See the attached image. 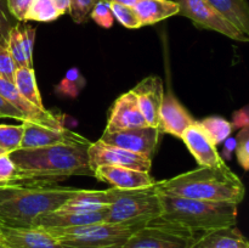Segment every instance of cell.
I'll return each mask as SVG.
<instances>
[{"instance_id":"obj_4","label":"cell","mask_w":249,"mask_h":248,"mask_svg":"<svg viewBox=\"0 0 249 248\" xmlns=\"http://www.w3.org/2000/svg\"><path fill=\"white\" fill-rule=\"evenodd\" d=\"M160 195L162 211L158 218L198 235L235 226L237 221V204L199 201L160 192Z\"/></svg>"},{"instance_id":"obj_35","label":"cell","mask_w":249,"mask_h":248,"mask_svg":"<svg viewBox=\"0 0 249 248\" xmlns=\"http://www.w3.org/2000/svg\"><path fill=\"white\" fill-rule=\"evenodd\" d=\"M16 71L14 61L6 46L0 45V78L7 80V82H14V74Z\"/></svg>"},{"instance_id":"obj_41","label":"cell","mask_w":249,"mask_h":248,"mask_svg":"<svg viewBox=\"0 0 249 248\" xmlns=\"http://www.w3.org/2000/svg\"><path fill=\"white\" fill-rule=\"evenodd\" d=\"M235 148H236L235 138H231V136H229V138L224 141L223 155H220L221 158H223L224 160L231 159V156H232V153L235 152Z\"/></svg>"},{"instance_id":"obj_40","label":"cell","mask_w":249,"mask_h":248,"mask_svg":"<svg viewBox=\"0 0 249 248\" xmlns=\"http://www.w3.org/2000/svg\"><path fill=\"white\" fill-rule=\"evenodd\" d=\"M232 125L236 128H245V126H249V117H248V106L243 107V108L238 109L233 113L232 116Z\"/></svg>"},{"instance_id":"obj_5","label":"cell","mask_w":249,"mask_h":248,"mask_svg":"<svg viewBox=\"0 0 249 248\" xmlns=\"http://www.w3.org/2000/svg\"><path fill=\"white\" fill-rule=\"evenodd\" d=\"M148 221L100 223L67 229H46L61 248H121V246Z\"/></svg>"},{"instance_id":"obj_43","label":"cell","mask_w":249,"mask_h":248,"mask_svg":"<svg viewBox=\"0 0 249 248\" xmlns=\"http://www.w3.org/2000/svg\"><path fill=\"white\" fill-rule=\"evenodd\" d=\"M189 248H212V246L209 245L206 236H204L203 233H201L199 236H197L196 240L194 241V243H192Z\"/></svg>"},{"instance_id":"obj_25","label":"cell","mask_w":249,"mask_h":248,"mask_svg":"<svg viewBox=\"0 0 249 248\" xmlns=\"http://www.w3.org/2000/svg\"><path fill=\"white\" fill-rule=\"evenodd\" d=\"M202 130L208 135L214 145L223 143L233 131V125L231 122L219 116H211L197 122Z\"/></svg>"},{"instance_id":"obj_28","label":"cell","mask_w":249,"mask_h":248,"mask_svg":"<svg viewBox=\"0 0 249 248\" xmlns=\"http://www.w3.org/2000/svg\"><path fill=\"white\" fill-rule=\"evenodd\" d=\"M6 48L11 55L12 61H14L16 68L28 67L24 56L23 45H22V34H21V26L16 24L12 26L9 32L6 40Z\"/></svg>"},{"instance_id":"obj_17","label":"cell","mask_w":249,"mask_h":248,"mask_svg":"<svg viewBox=\"0 0 249 248\" xmlns=\"http://www.w3.org/2000/svg\"><path fill=\"white\" fill-rule=\"evenodd\" d=\"M94 177L121 190L142 189L156 184L150 173L117 165H99L94 169Z\"/></svg>"},{"instance_id":"obj_9","label":"cell","mask_w":249,"mask_h":248,"mask_svg":"<svg viewBox=\"0 0 249 248\" xmlns=\"http://www.w3.org/2000/svg\"><path fill=\"white\" fill-rule=\"evenodd\" d=\"M162 136L163 133L160 129L146 125L141 128L114 131V133L104 131L100 141L124 148L126 151L147 156L152 159L160 147Z\"/></svg>"},{"instance_id":"obj_33","label":"cell","mask_w":249,"mask_h":248,"mask_svg":"<svg viewBox=\"0 0 249 248\" xmlns=\"http://www.w3.org/2000/svg\"><path fill=\"white\" fill-rule=\"evenodd\" d=\"M99 0H70V11L75 23H84L88 21L92 7Z\"/></svg>"},{"instance_id":"obj_8","label":"cell","mask_w":249,"mask_h":248,"mask_svg":"<svg viewBox=\"0 0 249 248\" xmlns=\"http://www.w3.org/2000/svg\"><path fill=\"white\" fill-rule=\"evenodd\" d=\"M179 5V14L187 17L198 28L218 32L233 40L247 43L249 36L236 28L229 19L216 11L207 0H174Z\"/></svg>"},{"instance_id":"obj_27","label":"cell","mask_w":249,"mask_h":248,"mask_svg":"<svg viewBox=\"0 0 249 248\" xmlns=\"http://www.w3.org/2000/svg\"><path fill=\"white\" fill-rule=\"evenodd\" d=\"M60 16L53 0H33L24 21L53 22Z\"/></svg>"},{"instance_id":"obj_26","label":"cell","mask_w":249,"mask_h":248,"mask_svg":"<svg viewBox=\"0 0 249 248\" xmlns=\"http://www.w3.org/2000/svg\"><path fill=\"white\" fill-rule=\"evenodd\" d=\"M85 79L79 72L77 67H72L66 72L65 77L62 78L58 85L56 87L55 91L62 96L77 97L79 92L84 89Z\"/></svg>"},{"instance_id":"obj_7","label":"cell","mask_w":249,"mask_h":248,"mask_svg":"<svg viewBox=\"0 0 249 248\" xmlns=\"http://www.w3.org/2000/svg\"><path fill=\"white\" fill-rule=\"evenodd\" d=\"M198 233L156 218L136 230L121 248H189Z\"/></svg>"},{"instance_id":"obj_44","label":"cell","mask_w":249,"mask_h":248,"mask_svg":"<svg viewBox=\"0 0 249 248\" xmlns=\"http://www.w3.org/2000/svg\"><path fill=\"white\" fill-rule=\"evenodd\" d=\"M107 1H113V2H119V4H123V5H126V6H131L134 7L136 4H138L140 0H107Z\"/></svg>"},{"instance_id":"obj_36","label":"cell","mask_w":249,"mask_h":248,"mask_svg":"<svg viewBox=\"0 0 249 248\" xmlns=\"http://www.w3.org/2000/svg\"><path fill=\"white\" fill-rule=\"evenodd\" d=\"M32 1L33 0H6V9L14 18L23 22Z\"/></svg>"},{"instance_id":"obj_37","label":"cell","mask_w":249,"mask_h":248,"mask_svg":"<svg viewBox=\"0 0 249 248\" xmlns=\"http://www.w3.org/2000/svg\"><path fill=\"white\" fill-rule=\"evenodd\" d=\"M17 180V168L7 155L0 156V182L15 181Z\"/></svg>"},{"instance_id":"obj_38","label":"cell","mask_w":249,"mask_h":248,"mask_svg":"<svg viewBox=\"0 0 249 248\" xmlns=\"http://www.w3.org/2000/svg\"><path fill=\"white\" fill-rule=\"evenodd\" d=\"M6 9V0H0V45L6 46L7 35L11 29L12 23Z\"/></svg>"},{"instance_id":"obj_2","label":"cell","mask_w":249,"mask_h":248,"mask_svg":"<svg viewBox=\"0 0 249 248\" xmlns=\"http://www.w3.org/2000/svg\"><path fill=\"white\" fill-rule=\"evenodd\" d=\"M89 143L18 148L9 156L17 168V180L57 181L72 175L94 177L88 157Z\"/></svg>"},{"instance_id":"obj_31","label":"cell","mask_w":249,"mask_h":248,"mask_svg":"<svg viewBox=\"0 0 249 248\" xmlns=\"http://www.w3.org/2000/svg\"><path fill=\"white\" fill-rule=\"evenodd\" d=\"M89 17L102 28H111L113 26L114 17L109 7V1L107 0H99L92 7Z\"/></svg>"},{"instance_id":"obj_20","label":"cell","mask_w":249,"mask_h":248,"mask_svg":"<svg viewBox=\"0 0 249 248\" xmlns=\"http://www.w3.org/2000/svg\"><path fill=\"white\" fill-rule=\"evenodd\" d=\"M112 202V189L108 190H83L60 207V211L73 213H95L108 208Z\"/></svg>"},{"instance_id":"obj_12","label":"cell","mask_w":249,"mask_h":248,"mask_svg":"<svg viewBox=\"0 0 249 248\" xmlns=\"http://www.w3.org/2000/svg\"><path fill=\"white\" fill-rule=\"evenodd\" d=\"M0 94L26 118V121L33 122L36 124H40V125L46 126V128H65V125L61 122L60 116H57V114H55L53 112L49 111L46 108H39L38 106H36V105L29 102L27 99H24L17 91L14 83L7 82V80L0 78Z\"/></svg>"},{"instance_id":"obj_3","label":"cell","mask_w":249,"mask_h":248,"mask_svg":"<svg viewBox=\"0 0 249 248\" xmlns=\"http://www.w3.org/2000/svg\"><path fill=\"white\" fill-rule=\"evenodd\" d=\"M160 194L207 202L240 204L246 187L226 163L216 167H198L170 179L156 181Z\"/></svg>"},{"instance_id":"obj_21","label":"cell","mask_w":249,"mask_h":248,"mask_svg":"<svg viewBox=\"0 0 249 248\" xmlns=\"http://www.w3.org/2000/svg\"><path fill=\"white\" fill-rule=\"evenodd\" d=\"M134 9L141 27L156 24L179 14V5L174 0H140Z\"/></svg>"},{"instance_id":"obj_6","label":"cell","mask_w":249,"mask_h":248,"mask_svg":"<svg viewBox=\"0 0 249 248\" xmlns=\"http://www.w3.org/2000/svg\"><path fill=\"white\" fill-rule=\"evenodd\" d=\"M160 195L156 184L152 186L133 190L112 187V202L106 209L105 221H151L160 216Z\"/></svg>"},{"instance_id":"obj_32","label":"cell","mask_w":249,"mask_h":248,"mask_svg":"<svg viewBox=\"0 0 249 248\" xmlns=\"http://www.w3.org/2000/svg\"><path fill=\"white\" fill-rule=\"evenodd\" d=\"M236 140L235 153L237 157L238 163L245 170L249 168V126L240 129Z\"/></svg>"},{"instance_id":"obj_39","label":"cell","mask_w":249,"mask_h":248,"mask_svg":"<svg viewBox=\"0 0 249 248\" xmlns=\"http://www.w3.org/2000/svg\"><path fill=\"white\" fill-rule=\"evenodd\" d=\"M0 118H11L21 122L26 121V118L7 100H5L1 94H0Z\"/></svg>"},{"instance_id":"obj_19","label":"cell","mask_w":249,"mask_h":248,"mask_svg":"<svg viewBox=\"0 0 249 248\" xmlns=\"http://www.w3.org/2000/svg\"><path fill=\"white\" fill-rule=\"evenodd\" d=\"M106 209L95 213H73L60 209L41 213L33 220V226L41 229H67L105 221Z\"/></svg>"},{"instance_id":"obj_22","label":"cell","mask_w":249,"mask_h":248,"mask_svg":"<svg viewBox=\"0 0 249 248\" xmlns=\"http://www.w3.org/2000/svg\"><path fill=\"white\" fill-rule=\"evenodd\" d=\"M243 34L249 36V5L247 0H207Z\"/></svg>"},{"instance_id":"obj_30","label":"cell","mask_w":249,"mask_h":248,"mask_svg":"<svg viewBox=\"0 0 249 248\" xmlns=\"http://www.w3.org/2000/svg\"><path fill=\"white\" fill-rule=\"evenodd\" d=\"M109 7H111L112 15H113L114 18H116L122 26L125 27V28L138 29L141 27L139 17L138 15H136V11L134 7L126 6V5L113 1L109 2Z\"/></svg>"},{"instance_id":"obj_16","label":"cell","mask_w":249,"mask_h":248,"mask_svg":"<svg viewBox=\"0 0 249 248\" xmlns=\"http://www.w3.org/2000/svg\"><path fill=\"white\" fill-rule=\"evenodd\" d=\"M196 122L191 113L172 92L164 94L158 119V129L163 134H169L181 139L185 130L194 125Z\"/></svg>"},{"instance_id":"obj_13","label":"cell","mask_w":249,"mask_h":248,"mask_svg":"<svg viewBox=\"0 0 249 248\" xmlns=\"http://www.w3.org/2000/svg\"><path fill=\"white\" fill-rule=\"evenodd\" d=\"M146 125L147 123L139 108L136 96L130 90L122 94L112 105L107 118V125L104 131L114 133V131L141 128Z\"/></svg>"},{"instance_id":"obj_15","label":"cell","mask_w":249,"mask_h":248,"mask_svg":"<svg viewBox=\"0 0 249 248\" xmlns=\"http://www.w3.org/2000/svg\"><path fill=\"white\" fill-rule=\"evenodd\" d=\"M147 125L158 128L160 108L164 96L163 82L157 75H148L131 89Z\"/></svg>"},{"instance_id":"obj_23","label":"cell","mask_w":249,"mask_h":248,"mask_svg":"<svg viewBox=\"0 0 249 248\" xmlns=\"http://www.w3.org/2000/svg\"><path fill=\"white\" fill-rule=\"evenodd\" d=\"M14 85L16 87L17 91L32 102L33 105L38 106L39 108H45L41 100V95L39 92L38 85H36V73L34 68L29 67H21L16 68L14 74Z\"/></svg>"},{"instance_id":"obj_45","label":"cell","mask_w":249,"mask_h":248,"mask_svg":"<svg viewBox=\"0 0 249 248\" xmlns=\"http://www.w3.org/2000/svg\"><path fill=\"white\" fill-rule=\"evenodd\" d=\"M7 151L6 150H4V148L2 147H0V156H2V155H7Z\"/></svg>"},{"instance_id":"obj_46","label":"cell","mask_w":249,"mask_h":248,"mask_svg":"<svg viewBox=\"0 0 249 248\" xmlns=\"http://www.w3.org/2000/svg\"><path fill=\"white\" fill-rule=\"evenodd\" d=\"M0 248H6V247H2V246H0Z\"/></svg>"},{"instance_id":"obj_18","label":"cell","mask_w":249,"mask_h":248,"mask_svg":"<svg viewBox=\"0 0 249 248\" xmlns=\"http://www.w3.org/2000/svg\"><path fill=\"white\" fill-rule=\"evenodd\" d=\"M181 140L197 160L199 167H216L225 163L219 151L216 150V146L212 142L197 122L185 130Z\"/></svg>"},{"instance_id":"obj_29","label":"cell","mask_w":249,"mask_h":248,"mask_svg":"<svg viewBox=\"0 0 249 248\" xmlns=\"http://www.w3.org/2000/svg\"><path fill=\"white\" fill-rule=\"evenodd\" d=\"M22 135H23V124L11 125V124H0V147L11 153L21 147Z\"/></svg>"},{"instance_id":"obj_42","label":"cell","mask_w":249,"mask_h":248,"mask_svg":"<svg viewBox=\"0 0 249 248\" xmlns=\"http://www.w3.org/2000/svg\"><path fill=\"white\" fill-rule=\"evenodd\" d=\"M53 2L61 16L68 14V11H70V0H53Z\"/></svg>"},{"instance_id":"obj_10","label":"cell","mask_w":249,"mask_h":248,"mask_svg":"<svg viewBox=\"0 0 249 248\" xmlns=\"http://www.w3.org/2000/svg\"><path fill=\"white\" fill-rule=\"evenodd\" d=\"M88 157L90 168L94 169L99 165H117L131 169L150 173L152 168V159L147 156L126 151L117 146L104 143L100 140L90 142L88 146Z\"/></svg>"},{"instance_id":"obj_34","label":"cell","mask_w":249,"mask_h":248,"mask_svg":"<svg viewBox=\"0 0 249 248\" xmlns=\"http://www.w3.org/2000/svg\"><path fill=\"white\" fill-rule=\"evenodd\" d=\"M36 29L31 26H21L22 45H23L24 56L29 68H33V45L36 39Z\"/></svg>"},{"instance_id":"obj_47","label":"cell","mask_w":249,"mask_h":248,"mask_svg":"<svg viewBox=\"0 0 249 248\" xmlns=\"http://www.w3.org/2000/svg\"><path fill=\"white\" fill-rule=\"evenodd\" d=\"M0 228H1V225H0Z\"/></svg>"},{"instance_id":"obj_24","label":"cell","mask_w":249,"mask_h":248,"mask_svg":"<svg viewBox=\"0 0 249 248\" xmlns=\"http://www.w3.org/2000/svg\"><path fill=\"white\" fill-rule=\"evenodd\" d=\"M212 248H249V242L236 226L203 233Z\"/></svg>"},{"instance_id":"obj_1","label":"cell","mask_w":249,"mask_h":248,"mask_svg":"<svg viewBox=\"0 0 249 248\" xmlns=\"http://www.w3.org/2000/svg\"><path fill=\"white\" fill-rule=\"evenodd\" d=\"M49 180L0 182V225L32 228L36 216L60 208L80 189L58 186Z\"/></svg>"},{"instance_id":"obj_11","label":"cell","mask_w":249,"mask_h":248,"mask_svg":"<svg viewBox=\"0 0 249 248\" xmlns=\"http://www.w3.org/2000/svg\"><path fill=\"white\" fill-rule=\"evenodd\" d=\"M23 135H22L21 147L36 148L44 146L57 145V143H89L90 141L80 134L74 133L65 126L62 129H53L36 124L33 122L24 121Z\"/></svg>"},{"instance_id":"obj_14","label":"cell","mask_w":249,"mask_h":248,"mask_svg":"<svg viewBox=\"0 0 249 248\" xmlns=\"http://www.w3.org/2000/svg\"><path fill=\"white\" fill-rule=\"evenodd\" d=\"M0 246L6 248H61L58 241L46 229L0 228Z\"/></svg>"}]
</instances>
